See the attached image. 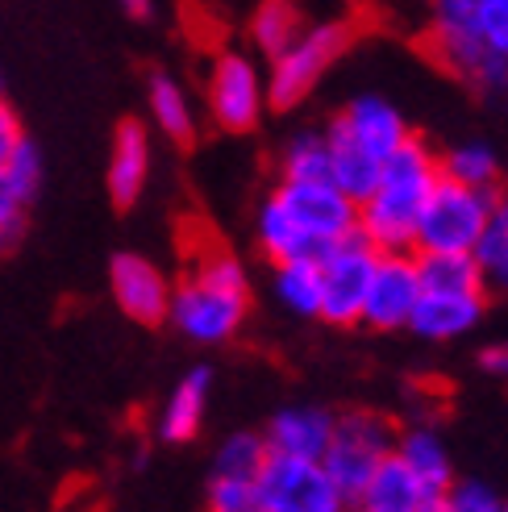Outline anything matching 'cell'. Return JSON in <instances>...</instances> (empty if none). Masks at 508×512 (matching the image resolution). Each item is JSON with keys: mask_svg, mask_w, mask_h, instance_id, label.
Segmentation results:
<instances>
[{"mask_svg": "<svg viewBox=\"0 0 508 512\" xmlns=\"http://www.w3.org/2000/svg\"><path fill=\"white\" fill-rule=\"evenodd\" d=\"M250 313V279L238 254L221 238L188 246V267L171 284L167 321L200 346L230 342Z\"/></svg>", "mask_w": 508, "mask_h": 512, "instance_id": "6da1fadb", "label": "cell"}, {"mask_svg": "<svg viewBox=\"0 0 508 512\" xmlns=\"http://www.w3.org/2000/svg\"><path fill=\"white\" fill-rule=\"evenodd\" d=\"M359 225V204L346 200L334 184H279L267 192L254 217V242L267 259H321L325 250L354 238Z\"/></svg>", "mask_w": 508, "mask_h": 512, "instance_id": "7a4b0ae2", "label": "cell"}, {"mask_svg": "<svg viewBox=\"0 0 508 512\" xmlns=\"http://www.w3.org/2000/svg\"><path fill=\"white\" fill-rule=\"evenodd\" d=\"M438 179H442L438 155L429 150L425 138L413 134L392 159H384L371 196L359 200V225H354V234L375 254H413L425 200Z\"/></svg>", "mask_w": 508, "mask_h": 512, "instance_id": "3957f363", "label": "cell"}, {"mask_svg": "<svg viewBox=\"0 0 508 512\" xmlns=\"http://www.w3.org/2000/svg\"><path fill=\"white\" fill-rule=\"evenodd\" d=\"M425 50L438 67L459 75L463 84L496 92L508 84V63L479 38L475 25V0H442L434 5V17L425 25Z\"/></svg>", "mask_w": 508, "mask_h": 512, "instance_id": "277c9868", "label": "cell"}, {"mask_svg": "<svg viewBox=\"0 0 508 512\" xmlns=\"http://www.w3.org/2000/svg\"><path fill=\"white\" fill-rule=\"evenodd\" d=\"M396 433L400 429L384 413H375V408H354V413L334 417V433H329L321 467L329 471V479L338 483V492L350 504L363 496L371 475L392 458Z\"/></svg>", "mask_w": 508, "mask_h": 512, "instance_id": "5b68a950", "label": "cell"}, {"mask_svg": "<svg viewBox=\"0 0 508 512\" xmlns=\"http://www.w3.org/2000/svg\"><path fill=\"white\" fill-rule=\"evenodd\" d=\"M350 42H354V25L342 17L304 25V34L279 59H271V71L263 75L267 105L271 109H296L300 100L317 88L321 75L346 55Z\"/></svg>", "mask_w": 508, "mask_h": 512, "instance_id": "8992f818", "label": "cell"}, {"mask_svg": "<svg viewBox=\"0 0 508 512\" xmlns=\"http://www.w3.org/2000/svg\"><path fill=\"white\" fill-rule=\"evenodd\" d=\"M492 200L496 192H475L438 179L425 200L413 254H475L492 217Z\"/></svg>", "mask_w": 508, "mask_h": 512, "instance_id": "52a82bcc", "label": "cell"}, {"mask_svg": "<svg viewBox=\"0 0 508 512\" xmlns=\"http://www.w3.org/2000/svg\"><path fill=\"white\" fill-rule=\"evenodd\" d=\"M267 109V80L242 50H221L209 67V113L225 134H250Z\"/></svg>", "mask_w": 508, "mask_h": 512, "instance_id": "ba28073f", "label": "cell"}, {"mask_svg": "<svg viewBox=\"0 0 508 512\" xmlns=\"http://www.w3.org/2000/svg\"><path fill=\"white\" fill-rule=\"evenodd\" d=\"M375 259L379 254L359 234L321 254L317 259V271H321V321H329V325H359L367 284L375 275Z\"/></svg>", "mask_w": 508, "mask_h": 512, "instance_id": "9c48e42d", "label": "cell"}, {"mask_svg": "<svg viewBox=\"0 0 508 512\" xmlns=\"http://www.w3.org/2000/svg\"><path fill=\"white\" fill-rule=\"evenodd\" d=\"M263 512H346L350 500L338 492L321 463H300V458H267L259 475Z\"/></svg>", "mask_w": 508, "mask_h": 512, "instance_id": "30bf717a", "label": "cell"}, {"mask_svg": "<svg viewBox=\"0 0 508 512\" xmlns=\"http://www.w3.org/2000/svg\"><path fill=\"white\" fill-rule=\"evenodd\" d=\"M421 300V275H417V254H379L375 275L367 284L363 317L359 325L371 329H409V317Z\"/></svg>", "mask_w": 508, "mask_h": 512, "instance_id": "8fae6325", "label": "cell"}, {"mask_svg": "<svg viewBox=\"0 0 508 512\" xmlns=\"http://www.w3.org/2000/svg\"><path fill=\"white\" fill-rule=\"evenodd\" d=\"M109 288L117 309L138 321V325H163L171 309V279L163 275L159 263H150L146 254L121 250L109 263Z\"/></svg>", "mask_w": 508, "mask_h": 512, "instance_id": "7c38bea8", "label": "cell"}, {"mask_svg": "<svg viewBox=\"0 0 508 512\" xmlns=\"http://www.w3.org/2000/svg\"><path fill=\"white\" fill-rule=\"evenodd\" d=\"M338 134H346L354 146H363L367 155H375L379 163L384 159H392L396 150L413 138V130H409V121H404V113L392 105V100H384V96H375V92H367V96H354L350 105L329 121Z\"/></svg>", "mask_w": 508, "mask_h": 512, "instance_id": "4fadbf2b", "label": "cell"}, {"mask_svg": "<svg viewBox=\"0 0 508 512\" xmlns=\"http://www.w3.org/2000/svg\"><path fill=\"white\" fill-rule=\"evenodd\" d=\"M329 433H334V413H325L317 404H296V408H279L267 421V454L275 458H300V463H321Z\"/></svg>", "mask_w": 508, "mask_h": 512, "instance_id": "5bb4252c", "label": "cell"}, {"mask_svg": "<svg viewBox=\"0 0 508 512\" xmlns=\"http://www.w3.org/2000/svg\"><path fill=\"white\" fill-rule=\"evenodd\" d=\"M396 463L409 471L429 500H442L454 488V463H450V450L442 442V433L434 425H413V429H400L396 433V450H392Z\"/></svg>", "mask_w": 508, "mask_h": 512, "instance_id": "9a60e30c", "label": "cell"}, {"mask_svg": "<svg viewBox=\"0 0 508 512\" xmlns=\"http://www.w3.org/2000/svg\"><path fill=\"white\" fill-rule=\"evenodd\" d=\"M150 175V138L146 125L125 117L113 134V155H109V196L117 209H130V204L142 196Z\"/></svg>", "mask_w": 508, "mask_h": 512, "instance_id": "2e32d148", "label": "cell"}, {"mask_svg": "<svg viewBox=\"0 0 508 512\" xmlns=\"http://www.w3.org/2000/svg\"><path fill=\"white\" fill-rule=\"evenodd\" d=\"M488 309V296H438V292H421L417 309L409 317V329L425 342H450L463 338L479 325Z\"/></svg>", "mask_w": 508, "mask_h": 512, "instance_id": "e0dca14e", "label": "cell"}, {"mask_svg": "<svg viewBox=\"0 0 508 512\" xmlns=\"http://www.w3.org/2000/svg\"><path fill=\"white\" fill-rule=\"evenodd\" d=\"M209 388H213V371L209 367H192L175 392L167 396L163 413H159V438L171 446L192 442L200 425H205V408H209Z\"/></svg>", "mask_w": 508, "mask_h": 512, "instance_id": "ac0fdd59", "label": "cell"}, {"mask_svg": "<svg viewBox=\"0 0 508 512\" xmlns=\"http://www.w3.org/2000/svg\"><path fill=\"white\" fill-rule=\"evenodd\" d=\"M325 146H329V184H334L346 200H367L371 188L379 184V163L375 155H367L363 146H354L346 134H338L334 125H325Z\"/></svg>", "mask_w": 508, "mask_h": 512, "instance_id": "d6986e66", "label": "cell"}, {"mask_svg": "<svg viewBox=\"0 0 508 512\" xmlns=\"http://www.w3.org/2000/svg\"><path fill=\"white\" fill-rule=\"evenodd\" d=\"M421 292L438 296H488V279L471 254H417Z\"/></svg>", "mask_w": 508, "mask_h": 512, "instance_id": "ffe728a7", "label": "cell"}, {"mask_svg": "<svg viewBox=\"0 0 508 512\" xmlns=\"http://www.w3.org/2000/svg\"><path fill=\"white\" fill-rule=\"evenodd\" d=\"M354 504L367 508V512H421L429 504V496H425L421 483L396 463V458H388V463L371 475V483Z\"/></svg>", "mask_w": 508, "mask_h": 512, "instance_id": "44dd1931", "label": "cell"}, {"mask_svg": "<svg viewBox=\"0 0 508 512\" xmlns=\"http://www.w3.org/2000/svg\"><path fill=\"white\" fill-rule=\"evenodd\" d=\"M146 100H150V117H155V125L171 142L188 146L196 138V113H192V100L180 88V80H171L167 71H155V75H150Z\"/></svg>", "mask_w": 508, "mask_h": 512, "instance_id": "7402d4cb", "label": "cell"}, {"mask_svg": "<svg viewBox=\"0 0 508 512\" xmlns=\"http://www.w3.org/2000/svg\"><path fill=\"white\" fill-rule=\"evenodd\" d=\"M438 171H442V179H450V184H459V188H475V192L500 188V159L488 142L450 146L446 155H438Z\"/></svg>", "mask_w": 508, "mask_h": 512, "instance_id": "603a6c76", "label": "cell"}, {"mask_svg": "<svg viewBox=\"0 0 508 512\" xmlns=\"http://www.w3.org/2000/svg\"><path fill=\"white\" fill-rule=\"evenodd\" d=\"M271 292L296 317H321V271L317 259H292L279 263L271 275Z\"/></svg>", "mask_w": 508, "mask_h": 512, "instance_id": "cb8c5ba5", "label": "cell"}, {"mask_svg": "<svg viewBox=\"0 0 508 512\" xmlns=\"http://www.w3.org/2000/svg\"><path fill=\"white\" fill-rule=\"evenodd\" d=\"M300 34H304V17L288 0H267V5L250 13V42L267 59H279Z\"/></svg>", "mask_w": 508, "mask_h": 512, "instance_id": "d4e9b609", "label": "cell"}, {"mask_svg": "<svg viewBox=\"0 0 508 512\" xmlns=\"http://www.w3.org/2000/svg\"><path fill=\"white\" fill-rule=\"evenodd\" d=\"M279 179L284 184H329L325 130H300L288 138L284 155H279Z\"/></svg>", "mask_w": 508, "mask_h": 512, "instance_id": "484cf974", "label": "cell"}, {"mask_svg": "<svg viewBox=\"0 0 508 512\" xmlns=\"http://www.w3.org/2000/svg\"><path fill=\"white\" fill-rule=\"evenodd\" d=\"M267 442L263 433H230L213 458V479H259L267 467Z\"/></svg>", "mask_w": 508, "mask_h": 512, "instance_id": "4316f807", "label": "cell"}, {"mask_svg": "<svg viewBox=\"0 0 508 512\" xmlns=\"http://www.w3.org/2000/svg\"><path fill=\"white\" fill-rule=\"evenodd\" d=\"M471 259L479 263L484 279H488L496 267H504V263H508V188H496L488 229H484V238H479V246H475Z\"/></svg>", "mask_w": 508, "mask_h": 512, "instance_id": "83f0119b", "label": "cell"}, {"mask_svg": "<svg viewBox=\"0 0 508 512\" xmlns=\"http://www.w3.org/2000/svg\"><path fill=\"white\" fill-rule=\"evenodd\" d=\"M0 171H5L13 196L21 200V209H25V204H30V200L38 196V188H42V150H38L30 138H21Z\"/></svg>", "mask_w": 508, "mask_h": 512, "instance_id": "f1b7e54d", "label": "cell"}, {"mask_svg": "<svg viewBox=\"0 0 508 512\" xmlns=\"http://www.w3.org/2000/svg\"><path fill=\"white\" fill-rule=\"evenodd\" d=\"M209 512H263L259 479H209Z\"/></svg>", "mask_w": 508, "mask_h": 512, "instance_id": "f546056e", "label": "cell"}, {"mask_svg": "<svg viewBox=\"0 0 508 512\" xmlns=\"http://www.w3.org/2000/svg\"><path fill=\"white\" fill-rule=\"evenodd\" d=\"M442 500L446 512H504V500L479 479H454V488Z\"/></svg>", "mask_w": 508, "mask_h": 512, "instance_id": "4dcf8cb0", "label": "cell"}, {"mask_svg": "<svg viewBox=\"0 0 508 512\" xmlns=\"http://www.w3.org/2000/svg\"><path fill=\"white\" fill-rule=\"evenodd\" d=\"M21 234H25V209L13 196L5 171H0V250H13L21 242Z\"/></svg>", "mask_w": 508, "mask_h": 512, "instance_id": "1f68e13d", "label": "cell"}, {"mask_svg": "<svg viewBox=\"0 0 508 512\" xmlns=\"http://www.w3.org/2000/svg\"><path fill=\"white\" fill-rule=\"evenodd\" d=\"M25 134H21V121H17V113H13V105L5 96H0V167H5V159L13 155V146L21 142Z\"/></svg>", "mask_w": 508, "mask_h": 512, "instance_id": "d6a6232c", "label": "cell"}, {"mask_svg": "<svg viewBox=\"0 0 508 512\" xmlns=\"http://www.w3.org/2000/svg\"><path fill=\"white\" fill-rule=\"evenodd\" d=\"M479 367H484L488 375H496V379H508V342L488 346L484 354H479Z\"/></svg>", "mask_w": 508, "mask_h": 512, "instance_id": "836d02e7", "label": "cell"}, {"mask_svg": "<svg viewBox=\"0 0 508 512\" xmlns=\"http://www.w3.org/2000/svg\"><path fill=\"white\" fill-rule=\"evenodd\" d=\"M492 288H496V292H508V263L488 275V292H492Z\"/></svg>", "mask_w": 508, "mask_h": 512, "instance_id": "e575fe53", "label": "cell"}, {"mask_svg": "<svg viewBox=\"0 0 508 512\" xmlns=\"http://www.w3.org/2000/svg\"><path fill=\"white\" fill-rule=\"evenodd\" d=\"M421 512H446V500H429Z\"/></svg>", "mask_w": 508, "mask_h": 512, "instance_id": "d590c367", "label": "cell"}, {"mask_svg": "<svg viewBox=\"0 0 508 512\" xmlns=\"http://www.w3.org/2000/svg\"><path fill=\"white\" fill-rule=\"evenodd\" d=\"M130 17H150V5H130Z\"/></svg>", "mask_w": 508, "mask_h": 512, "instance_id": "8d00e7d4", "label": "cell"}, {"mask_svg": "<svg viewBox=\"0 0 508 512\" xmlns=\"http://www.w3.org/2000/svg\"><path fill=\"white\" fill-rule=\"evenodd\" d=\"M346 512H367V508H359V504H350V508H346Z\"/></svg>", "mask_w": 508, "mask_h": 512, "instance_id": "74e56055", "label": "cell"}, {"mask_svg": "<svg viewBox=\"0 0 508 512\" xmlns=\"http://www.w3.org/2000/svg\"><path fill=\"white\" fill-rule=\"evenodd\" d=\"M504 63H508V46H504Z\"/></svg>", "mask_w": 508, "mask_h": 512, "instance_id": "f35d334b", "label": "cell"}, {"mask_svg": "<svg viewBox=\"0 0 508 512\" xmlns=\"http://www.w3.org/2000/svg\"><path fill=\"white\" fill-rule=\"evenodd\" d=\"M504 512H508V500H504Z\"/></svg>", "mask_w": 508, "mask_h": 512, "instance_id": "ab89813d", "label": "cell"}]
</instances>
